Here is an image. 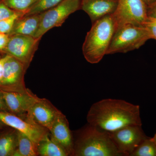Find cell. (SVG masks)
Returning <instances> with one entry per match:
<instances>
[{
  "mask_svg": "<svg viewBox=\"0 0 156 156\" xmlns=\"http://www.w3.org/2000/svg\"><path fill=\"white\" fill-rule=\"evenodd\" d=\"M61 111L46 98H39L23 118L50 130Z\"/></svg>",
  "mask_w": 156,
  "mask_h": 156,
  "instance_id": "obj_11",
  "label": "cell"
},
{
  "mask_svg": "<svg viewBox=\"0 0 156 156\" xmlns=\"http://www.w3.org/2000/svg\"><path fill=\"white\" fill-rule=\"evenodd\" d=\"M0 134V156H14L18 146V131L14 128Z\"/></svg>",
  "mask_w": 156,
  "mask_h": 156,
  "instance_id": "obj_16",
  "label": "cell"
},
{
  "mask_svg": "<svg viewBox=\"0 0 156 156\" xmlns=\"http://www.w3.org/2000/svg\"><path fill=\"white\" fill-rule=\"evenodd\" d=\"M9 112L23 118L39 98L29 89L24 92H10L0 89Z\"/></svg>",
  "mask_w": 156,
  "mask_h": 156,
  "instance_id": "obj_12",
  "label": "cell"
},
{
  "mask_svg": "<svg viewBox=\"0 0 156 156\" xmlns=\"http://www.w3.org/2000/svg\"><path fill=\"white\" fill-rule=\"evenodd\" d=\"M88 123L111 133L130 126H142L140 106L121 99H102L93 104L87 115Z\"/></svg>",
  "mask_w": 156,
  "mask_h": 156,
  "instance_id": "obj_1",
  "label": "cell"
},
{
  "mask_svg": "<svg viewBox=\"0 0 156 156\" xmlns=\"http://www.w3.org/2000/svg\"><path fill=\"white\" fill-rule=\"evenodd\" d=\"M49 132L51 139L62 148L68 156H73V133L70 129L69 123L66 117L62 112L54 121Z\"/></svg>",
  "mask_w": 156,
  "mask_h": 156,
  "instance_id": "obj_13",
  "label": "cell"
},
{
  "mask_svg": "<svg viewBox=\"0 0 156 156\" xmlns=\"http://www.w3.org/2000/svg\"><path fill=\"white\" fill-rule=\"evenodd\" d=\"M37 145L26 134L18 131V146L14 156H38Z\"/></svg>",
  "mask_w": 156,
  "mask_h": 156,
  "instance_id": "obj_18",
  "label": "cell"
},
{
  "mask_svg": "<svg viewBox=\"0 0 156 156\" xmlns=\"http://www.w3.org/2000/svg\"><path fill=\"white\" fill-rule=\"evenodd\" d=\"M147 6V8L150 7L156 2V0H142Z\"/></svg>",
  "mask_w": 156,
  "mask_h": 156,
  "instance_id": "obj_29",
  "label": "cell"
},
{
  "mask_svg": "<svg viewBox=\"0 0 156 156\" xmlns=\"http://www.w3.org/2000/svg\"><path fill=\"white\" fill-rule=\"evenodd\" d=\"M10 9L14 11L25 12L37 0H2Z\"/></svg>",
  "mask_w": 156,
  "mask_h": 156,
  "instance_id": "obj_21",
  "label": "cell"
},
{
  "mask_svg": "<svg viewBox=\"0 0 156 156\" xmlns=\"http://www.w3.org/2000/svg\"><path fill=\"white\" fill-rule=\"evenodd\" d=\"M148 18H149L150 19H151V20L153 21L154 22L156 23V19H154V18H150V17H148Z\"/></svg>",
  "mask_w": 156,
  "mask_h": 156,
  "instance_id": "obj_32",
  "label": "cell"
},
{
  "mask_svg": "<svg viewBox=\"0 0 156 156\" xmlns=\"http://www.w3.org/2000/svg\"><path fill=\"white\" fill-rule=\"evenodd\" d=\"M6 125H5L2 122V121H0V130H2V129H3V128H4V126H5Z\"/></svg>",
  "mask_w": 156,
  "mask_h": 156,
  "instance_id": "obj_30",
  "label": "cell"
},
{
  "mask_svg": "<svg viewBox=\"0 0 156 156\" xmlns=\"http://www.w3.org/2000/svg\"><path fill=\"white\" fill-rule=\"evenodd\" d=\"M42 13L20 16L14 23L9 35L20 34L34 37L38 29Z\"/></svg>",
  "mask_w": 156,
  "mask_h": 156,
  "instance_id": "obj_15",
  "label": "cell"
},
{
  "mask_svg": "<svg viewBox=\"0 0 156 156\" xmlns=\"http://www.w3.org/2000/svg\"><path fill=\"white\" fill-rule=\"evenodd\" d=\"M144 26L147 29L151 34V39L156 40V23L148 17L147 20L144 24Z\"/></svg>",
  "mask_w": 156,
  "mask_h": 156,
  "instance_id": "obj_25",
  "label": "cell"
},
{
  "mask_svg": "<svg viewBox=\"0 0 156 156\" xmlns=\"http://www.w3.org/2000/svg\"><path fill=\"white\" fill-rule=\"evenodd\" d=\"M113 14L106 15L92 23L83 45V53L87 62L98 63L106 55L111 41L116 29Z\"/></svg>",
  "mask_w": 156,
  "mask_h": 156,
  "instance_id": "obj_3",
  "label": "cell"
},
{
  "mask_svg": "<svg viewBox=\"0 0 156 156\" xmlns=\"http://www.w3.org/2000/svg\"><path fill=\"white\" fill-rule=\"evenodd\" d=\"M0 111L9 112V110L7 108L5 101L3 99L2 96L0 92Z\"/></svg>",
  "mask_w": 156,
  "mask_h": 156,
  "instance_id": "obj_27",
  "label": "cell"
},
{
  "mask_svg": "<svg viewBox=\"0 0 156 156\" xmlns=\"http://www.w3.org/2000/svg\"><path fill=\"white\" fill-rule=\"evenodd\" d=\"M113 15L117 28L128 23L143 26L148 19L147 8L142 0H118Z\"/></svg>",
  "mask_w": 156,
  "mask_h": 156,
  "instance_id": "obj_7",
  "label": "cell"
},
{
  "mask_svg": "<svg viewBox=\"0 0 156 156\" xmlns=\"http://www.w3.org/2000/svg\"><path fill=\"white\" fill-rule=\"evenodd\" d=\"M9 36V42L5 50V55L16 58L27 69L37 50L41 39L20 34Z\"/></svg>",
  "mask_w": 156,
  "mask_h": 156,
  "instance_id": "obj_6",
  "label": "cell"
},
{
  "mask_svg": "<svg viewBox=\"0 0 156 156\" xmlns=\"http://www.w3.org/2000/svg\"><path fill=\"white\" fill-rule=\"evenodd\" d=\"M118 0H82L81 9L89 15L92 23L106 15L113 14Z\"/></svg>",
  "mask_w": 156,
  "mask_h": 156,
  "instance_id": "obj_14",
  "label": "cell"
},
{
  "mask_svg": "<svg viewBox=\"0 0 156 156\" xmlns=\"http://www.w3.org/2000/svg\"><path fill=\"white\" fill-rule=\"evenodd\" d=\"M9 37L8 34L0 33V58L5 56V50L9 42Z\"/></svg>",
  "mask_w": 156,
  "mask_h": 156,
  "instance_id": "obj_24",
  "label": "cell"
},
{
  "mask_svg": "<svg viewBox=\"0 0 156 156\" xmlns=\"http://www.w3.org/2000/svg\"><path fill=\"white\" fill-rule=\"evenodd\" d=\"M82 0H63L52 9L42 13L34 37L41 39L48 31L61 26L70 14L81 9Z\"/></svg>",
  "mask_w": 156,
  "mask_h": 156,
  "instance_id": "obj_5",
  "label": "cell"
},
{
  "mask_svg": "<svg viewBox=\"0 0 156 156\" xmlns=\"http://www.w3.org/2000/svg\"><path fill=\"white\" fill-rule=\"evenodd\" d=\"M150 39H151V34L144 26L124 24L115 31L106 55L136 50Z\"/></svg>",
  "mask_w": 156,
  "mask_h": 156,
  "instance_id": "obj_4",
  "label": "cell"
},
{
  "mask_svg": "<svg viewBox=\"0 0 156 156\" xmlns=\"http://www.w3.org/2000/svg\"><path fill=\"white\" fill-rule=\"evenodd\" d=\"M38 155L68 156L67 153L50 138V134L40 140L37 145Z\"/></svg>",
  "mask_w": 156,
  "mask_h": 156,
  "instance_id": "obj_17",
  "label": "cell"
},
{
  "mask_svg": "<svg viewBox=\"0 0 156 156\" xmlns=\"http://www.w3.org/2000/svg\"><path fill=\"white\" fill-rule=\"evenodd\" d=\"M27 69L23 63L10 55L5 56L4 73L0 82V89L10 92H24V75Z\"/></svg>",
  "mask_w": 156,
  "mask_h": 156,
  "instance_id": "obj_8",
  "label": "cell"
},
{
  "mask_svg": "<svg viewBox=\"0 0 156 156\" xmlns=\"http://www.w3.org/2000/svg\"><path fill=\"white\" fill-rule=\"evenodd\" d=\"M119 150L124 156H130L143 141L147 139L141 126H130L109 133Z\"/></svg>",
  "mask_w": 156,
  "mask_h": 156,
  "instance_id": "obj_9",
  "label": "cell"
},
{
  "mask_svg": "<svg viewBox=\"0 0 156 156\" xmlns=\"http://www.w3.org/2000/svg\"><path fill=\"white\" fill-rule=\"evenodd\" d=\"M63 0H37L34 4L26 11L24 16L40 14L52 9Z\"/></svg>",
  "mask_w": 156,
  "mask_h": 156,
  "instance_id": "obj_19",
  "label": "cell"
},
{
  "mask_svg": "<svg viewBox=\"0 0 156 156\" xmlns=\"http://www.w3.org/2000/svg\"><path fill=\"white\" fill-rule=\"evenodd\" d=\"M130 156H156V145L151 137L143 141Z\"/></svg>",
  "mask_w": 156,
  "mask_h": 156,
  "instance_id": "obj_20",
  "label": "cell"
},
{
  "mask_svg": "<svg viewBox=\"0 0 156 156\" xmlns=\"http://www.w3.org/2000/svg\"><path fill=\"white\" fill-rule=\"evenodd\" d=\"M5 61V56L0 58V82L2 79L4 73V63Z\"/></svg>",
  "mask_w": 156,
  "mask_h": 156,
  "instance_id": "obj_28",
  "label": "cell"
},
{
  "mask_svg": "<svg viewBox=\"0 0 156 156\" xmlns=\"http://www.w3.org/2000/svg\"><path fill=\"white\" fill-rule=\"evenodd\" d=\"M148 17L156 19V2L152 5L147 8Z\"/></svg>",
  "mask_w": 156,
  "mask_h": 156,
  "instance_id": "obj_26",
  "label": "cell"
},
{
  "mask_svg": "<svg viewBox=\"0 0 156 156\" xmlns=\"http://www.w3.org/2000/svg\"><path fill=\"white\" fill-rule=\"evenodd\" d=\"M25 12L17 11L11 17L0 20V33L8 34L11 32L13 28L16 20L24 15Z\"/></svg>",
  "mask_w": 156,
  "mask_h": 156,
  "instance_id": "obj_22",
  "label": "cell"
},
{
  "mask_svg": "<svg viewBox=\"0 0 156 156\" xmlns=\"http://www.w3.org/2000/svg\"><path fill=\"white\" fill-rule=\"evenodd\" d=\"M0 121L6 126L26 134L37 144L41 140L50 134L47 128L9 112L0 111Z\"/></svg>",
  "mask_w": 156,
  "mask_h": 156,
  "instance_id": "obj_10",
  "label": "cell"
},
{
  "mask_svg": "<svg viewBox=\"0 0 156 156\" xmlns=\"http://www.w3.org/2000/svg\"><path fill=\"white\" fill-rule=\"evenodd\" d=\"M17 11L10 9L2 0H0V20L11 17Z\"/></svg>",
  "mask_w": 156,
  "mask_h": 156,
  "instance_id": "obj_23",
  "label": "cell"
},
{
  "mask_svg": "<svg viewBox=\"0 0 156 156\" xmlns=\"http://www.w3.org/2000/svg\"><path fill=\"white\" fill-rule=\"evenodd\" d=\"M151 139L152 140L154 141V143L156 145V134H155L154 136L153 137L151 138Z\"/></svg>",
  "mask_w": 156,
  "mask_h": 156,
  "instance_id": "obj_31",
  "label": "cell"
},
{
  "mask_svg": "<svg viewBox=\"0 0 156 156\" xmlns=\"http://www.w3.org/2000/svg\"><path fill=\"white\" fill-rule=\"evenodd\" d=\"M73 156H124L115 144L109 133L89 123L73 133Z\"/></svg>",
  "mask_w": 156,
  "mask_h": 156,
  "instance_id": "obj_2",
  "label": "cell"
}]
</instances>
